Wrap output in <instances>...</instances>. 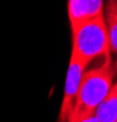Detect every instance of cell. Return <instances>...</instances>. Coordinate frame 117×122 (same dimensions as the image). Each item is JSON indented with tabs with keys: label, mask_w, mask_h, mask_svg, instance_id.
Here are the masks:
<instances>
[{
	"label": "cell",
	"mask_w": 117,
	"mask_h": 122,
	"mask_svg": "<svg viewBox=\"0 0 117 122\" xmlns=\"http://www.w3.org/2000/svg\"><path fill=\"white\" fill-rule=\"evenodd\" d=\"M115 70L110 55L105 56V62L100 67L84 71L78 88L74 106L67 122H76L95 114L96 107L104 100L112 87Z\"/></svg>",
	"instance_id": "obj_1"
},
{
	"label": "cell",
	"mask_w": 117,
	"mask_h": 122,
	"mask_svg": "<svg viewBox=\"0 0 117 122\" xmlns=\"http://www.w3.org/2000/svg\"><path fill=\"white\" fill-rule=\"evenodd\" d=\"M72 28V56L89 65L99 56L110 55L109 34L104 12L95 17L71 25Z\"/></svg>",
	"instance_id": "obj_2"
},
{
	"label": "cell",
	"mask_w": 117,
	"mask_h": 122,
	"mask_svg": "<svg viewBox=\"0 0 117 122\" xmlns=\"http://www.w3.org/2000/svg\"><path fill=\"white\" fill-rule=\"evenodd\" d=\"M87 66L88 65L85 62H83L82 60L71 55L70 64H68V68H67L66 82H65L62 105H61V110H60V121L61 122H67V118L74 106L76 95H77L81 79H82V76L84 73V70Z\"/></svg>",
	"instance_id": "obj_3"
},
{
	"label": "cell",
	"mask_w": 117,
	"mask_h": 122,
	"mask_svg": "<svg viewBox=\"0 0 117 122\" xmlns=\"http://www.w3.org/2000/svg\"><path fill=\"white\" fill-rule=\"evenodd\" d=\"M104 0H68V17L71 25L102 14Z\"/></svg>",
	"instance_id": "obj_4"
},
{
	"label": "cell",
	"mask_w": 117,
	"mask_h": 122,
	"mask_svg": "<svg viewBox=\"0 0 117 122\" xmlns=\"http://www.w3.org/2000/svg\"><path fill=\"white\" fill-rule=\"evenodd\" d=\"M98 122H116L117 121V83L111 87L110 92L104 98L95 110Z\"/></svg>",
	"instance_id": "obj_5"
},
{
	"label": "cell",
	"mask_w": 117,
	"mask_h": 122,
	"mask_svg": "<svg viewBox=\"0 0 117 122\" xmlns=\"http://www.w3.org/2000/svg\"><path fill=\"white\" fill-rule=\"evenodd\" d=\"M104 18L107 27L110 50L117 54V0H109L106 3Z\"/></svg>",
	"instance_id": "obj_6"
},
{
	"label": "cell",
	"mask_w": 117,
	"mask_h": 122,
	"mask_svg": "<svg viewBox=\"0 0 117 122\" xmlns=\"http://www.w3.org/2000/svg\"><path fill=\"white\" fill-rule=\"evenodd\" d=\"M76 122H98V120H96L95 115H93L90 117H85V118H82V120H78Z\"/></svg>",
	"instance_id": "obj_7"
},
{
	"label": "cell",
	"mask_w": 117,
	"mask_h": 122,
	"mask_svg": "<svg viewBox=\"0 0 117 122\" xmlns=\"http://www.w3.org/2000/svg\"><path fill=\"white\" fill-rule=\"evenodd\" d=\"M116 70H117V65H116Z\"/></svg>",
	"instance_id": "obj_8"
},
{
	"label": "cell",
	"mask_w": 117,
	"mask_h": 122,
	"mask_svg": "<svg viewBox=\"0 0 117 122\" xmlns=\"http://www.w3.org/2000/svg\"><path fill=\"white\" fill-rule=\"evenodd\" d=\"M116 122H117V121H116Z\"/></svg>",
	"instance_id": "obj_9"
}]
</instances>
